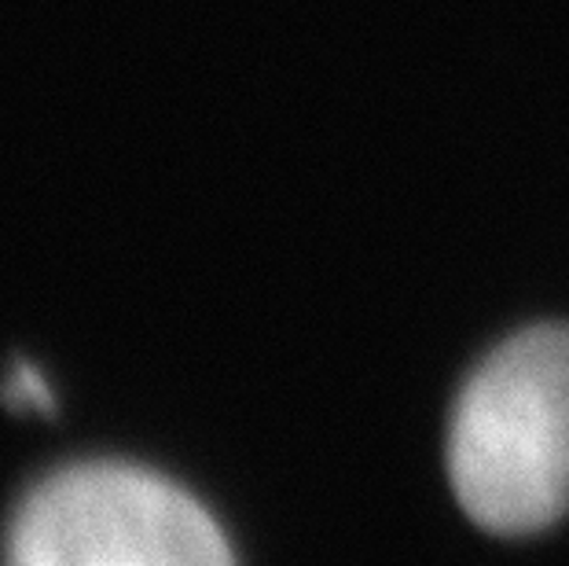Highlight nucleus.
Instances as JSON below:
<instances>
[{
	"instance_id": "obj_1",
	"label": "nucleus",
	"mask_w": 569,
	"mask_h": 566,
	"mask_svg": "<svg viewBox=\"0 0 569 566\" xmlns=\"http://www.w3.org/2000/svg\"><path fill=\"white\" fill-rule=\"evenodd\" d=\"M448 475L492 534H532L569 512V328L515 335L470 376L448 430Z\"/></svg>"
},
{
	"instance_id": "obj_2",
	"label": "nucleus",
	"mask_w": 569,
	"mask_h": 566,
	"mask_svg": "<svg viewBox=\"0 0 569 566\" xmlns=\"http://www.w3.org/2000/svg\"><path fill=\"white\" fill-rule=\"evenodd\" d=\"M27 566H213L221 529L188 493L137 467H74L33 493L11 526Z\"/></svg>"
},
{
	"instance_id": "obj_3",
	"label": "nucleus",
	"mask_w": 569,
	"mask_h": 566,
	"mask_svg": "<svg viewBox=\"0 0 569 566\" xmlns=\"http://www.w3.org/2000/svg\"><path fill=\"white\" fill-rule=\"evenodd\" d=\"M8 390H11V397H16L19 405H41V408L52 405V397H48L44 383L38 379V371H33L30 365H19L16 368V376H11Z\"/></svg>"
}]
</instances>
